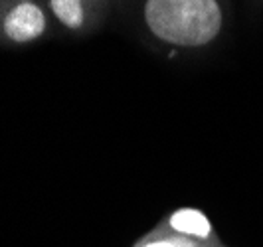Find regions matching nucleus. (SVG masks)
Listing matches in <instances>:
<instances>
[{
	"label": "nucleus",
	"instance_id": "7ed1b4c3",
	"mask_svg": "<svg viewBox=\"0 0 263 247\" xmlns=\"http://www.w3.org/2000/svg\"><path fill=\"white\" fill-rule=\"evenodd\" d=\"M171 225L180 234L194 235V237H208L212 232L210 220L194 208H182L171 216Z\"/></svg>",
	"mask_w": 263,
	"mask_h": 247
},
{
	"label": "nucleus",
	"instance_id": "39448f33",
	"mask_svg": "<svg viewBox=\"0 0 263 247\" xmlns=\"http://www.w3.org/2000/svg\"><path fill=\"white\" fill-rule=\"evenodd\" d=\"M146 247H176L174 243H171V241H158V243H151V245Z\"/></svg>",
	"mask_w": 263,
	"mask_h": 247
},
{
	"label": "nucleus",
	"instance_id": "f257e3e1",
	"mask_svg": "<svg viewBox=\"0 0 263 247\" xmlns=\"http://www.w3.org/2000/svg\"><path fill=\"white\" fill-rule=\"evenodd\" d=\"M143 18L153 36L180 48L210 44L224 20L218 0H145Z\"/></svg>",
	"mask_w": 263,
	"mask_h": 247
},
{
	"label": "nucleus",
	"instance_id": "20e7f679",
	"mask_svg": "<svg viewBox=\"0 0 263 247\" xmlns=\"http://www.w3.org/2000/svg\"><path fill=\"white\" fill-rule=\"evenodd\" d=\"M50 10L62 26L69 30H79L87 18V0H48Z\"/></svg>",
	"mask_w": 263,
	"mask_h": 247
},
{
	"label": "nucleus",
	"instance_id": "f03ea898",
	"mask_svg": "<svg viewBox=\"0 0 263 247\" xmlns=\"http://www.w3.org/2000/svg\"><path fill=\"white\" fill-rule=\"evenodd\" d=\"M48 16L36 0H6L0 6V34L12 44H30L44 36Z\"/></svg>",
	"mask_w": 263,
	"mask_h": 247
}]
</instances>
